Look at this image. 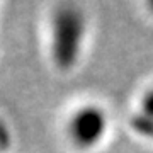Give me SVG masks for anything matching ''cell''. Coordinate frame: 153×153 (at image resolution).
<instances>
[{
	"mask_svg": "<svg viewBox=\"0 0 153 153\" xmlns=\"http://www.w3.org/2000/svg\"><path fill=\"white\" fill-rule=\"evenodd\" d=\"M138 112H141V114H145L146 117H152L153 119V88L146 90V92L141 95L140 111H138Z\"/></svg>",
	"mask_w": 153,
	"mask_h": 153,
	"instance_id": "obj_5",
	"label": "cell"
},
{
	"mask_svg": "<svg viewBox=\"0 0 153 153\" xmlns=\"http://www.w3.org/2000/svg\"><path fill=\"white\" fill-rule=\"evenodd\" d=\"M150 9H152V10H153V2H152V4H150Z\"/></svg>",
	"mask_w": 153,
	"mask_h": 153,
	"instance_id": "obj_6",
	"label": "cell"
},
{
	"mask_svg": "<svg viewBox=\"0 0 153 153\" xmlns=\"http://www.w3.org/2000/svg\"><path fill=\"white\" fill-rule=\"evenodd\" d=\"M109 131V116L99 104L76 107L66 121V138L78 152H90L105 140Z\"/></svg>",
	"mask_w": 153,
	"mask_h": 153,
	"instance_id": "obj_2",
	"label": "cell"
},
{
	"mask_svg": "<svg viewBox=\"0 0 153 153\" xmlns=\"http://www.w3.org/2000/svg\"><path fill=\"white\" fill-rule=\"evenodd\" d=\"M12 148V131L4 119H0V153H9Z\"/></svg>",
	"mask_w": 153,
	"mask_h": 153,
	"instance_id": "obj_4",
	"label": "cell"
},
{
	"mask_svg": "<svg viewBox=\"0 0 153 153\" xmlns=\"http://www.w3.org/2000/svg\"><path fill=\"white\" fill-rule=\"evenodd\" d=\"M87 36V16L75 4H60L49 19V58L60 71H70L80 61Z\"/></svg>",
	"mask_w": 153,
	"mask_h": 153,
	"instance_id": "obj_1",
	"label": "cell"
},
{
	"mask_svg": "<svg viewBox=\"0 0 153 153\" xmlns=\"http://www.w3.org/2000/svg\"><path fill=\"white\" fill-rule=\"evenodd\" d=\"M129 126H131V129L136 134H140L141 138L153 143V119L152 117H146L141 112H136L129 119Z\"/></svg>",
	"mask_w": 153,
	"mask_h": 153,
	"instance_id": "obj_3",
	"label": "cell"
}]
</instances>
